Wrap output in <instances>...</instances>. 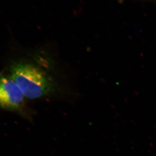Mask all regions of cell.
<instances>
[{
	"mask_svg": "<svg viewBox=\"0 0 156 156\" xmlns=\"http://www.w3.org/2000/svg\"><path fill=\"white\" fill-rule=\"evenodd\" d=\"M11 78L24 97L37 99L50 95L56 84L51 76L37 66L28 63L14 64L11 68Z\"/></svg>",
	"mask_w": 156,
	"mask_h": 156,
	"instance_id": "cell-1",
	"label": "cell"
},
{
	"mask_svg": "<svg viewBox=\"0 0 156 156\" xmlns=\"http://www.w3.org/2000/svg\"><path fill=\"white\" fill-rule=\"evenodd\" d=\"M24 96L11 78L0 75V107L7 110L20 109Z\"/></svg>",
	"mask_w": 156,
	"mask_h": 156,
	"instance_id": "cell-2",
	"label": "cell"
}]
</instances>
